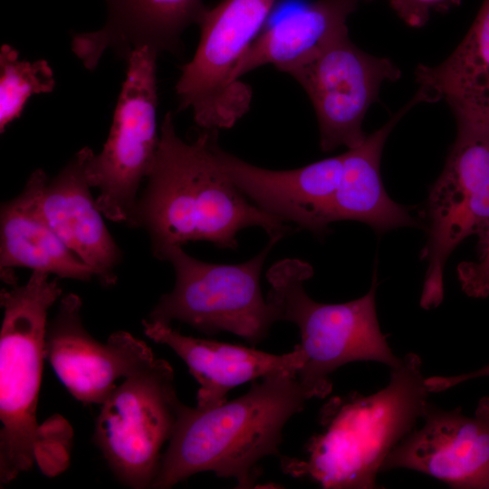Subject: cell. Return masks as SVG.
Returning a JSON list of instances; mask_svg holds the SVG:
<instances>
[{
  "mask_svg": "<svg viewBox=\"0 0 489 489\" xmlns=\"http://www.w3.org/2000/svg\"><path fill=\"white\" fill-rule=\"evenodd\" d=\"M308 399L296 375L278 373L229 402L183 405L151 488H170L202 472L234 478L238 488L253 487L259 462L280 455L285 424Z\"/></svg>",
  "mask_w": 489,
  "mask_h": 489,
  "instance_id": "obj_2",
  "label": "cell"
},
{
  "mask_svg": "<svg viewBox=\"0 0 489 489\" xmlns=\"http://www.w3.org/2000/svg\"><path fill=\"white\" fill-rule=\"evenodd\" d=\"M415 75L427 102L444 100L456 124L489 127V0L447 58L419 64Z\"/></svg>",
  "mask_w": 489,
  "mask_h": 489,
  "instance_id": "obj_20",
  "label": "cell"
},
{
  "mask_svg": "<svg viewBox=\"0 0 489 489\" xmlns=\"http://www.w3.org/2000/svg\"><path fill=\"white\" fill-rule=\"evenodd\" d=\"M307 93L315 111L320 147L329 152L340 146H360L367 135L362 124L387 82L400 77L389 59L369 54L349 34L285 69Z\"/></svg>",
  "mask_w": 489,
  "mask_h": 489,
  "instance_id": "obj_11",
  "label": "cell"
},
{
  "mask_svg": "<svg viewBox=\"0 0 489 489\" xmlns=\"http://www.w3.org/2000/svg\"><path fill=\"white\" fill-rule=\"evenodd\" d=\"M279 240L270 237L259 254L237 264L200 261L181 245L162 248L154 256L172 264L176 282L147 319L167 324L177 321L209 335L227 331L256 345L280 321L276 308L264 298L260 283L264 263Z\"/></svg>",
  "mask_w": 489,
  "mask_h": 489,
  "instance_id": "obj_6",
  "label": "cell"
},
{
  "mask_svg": "<svg viewBox=\"0 0 489 489\" xmlns=\"http://www.w3.org/2000/svg\"><path fill=\"white\" fill-rule=\"evenodd\" d=\"M276 0H221L199 24L193 58L181 68L175 90L180 110H191L202 129L233 127L248 110L249 85L234 72L265 27Z\"/></svg>",
  "mask_w": 489,
  "mask_h": 489,
  "instance_id": "obj_7",
  "label": "cell"
},
{
  "mask_svg": "<svg viewBox=\"0 0 489 489\" xmlns=\"http://www.w3.org/2000/svg\"><path fill=\"white\" fill-rule=\"evenodd\" d=\"M213 129L186 141L176 131L172 112L159 129V143L146 187L127 223L149 235L153 254L169 245L206 241L235 250L237 234L250 226L283 238L293 228L254 205L216 165Z\"/></svg>",
  "mask_w": 489,
  "mask_h": 489,
  "instance_id": "obj_1",
  "label": "cell"
},
{
  "mask_svg": "<svg viewBox=\"0 0 489 489\" xmlns=\"http://www.w3.org/2000/svg\"><path fill=\"white\" fill-rule=\"evenodd\" d=\"M390 7L407 24L421 27L433 11H447L460 0H387Z\"/></svg>",
  "mask_w": 489,
  "mask_h": 489,
  "instance_id": "obj_24",
  "label": "cell"
},
{
  "mask_svg": "<svg viewBox=\"0 0 489 489\" xmlns=\"http://www.w3.org/2000/svg\"><path fill=\"white\" fill-rule=\"evenodd\" d=\"M483 377H489V364L478 369L460 375L450 377L427 378L425 379V385L428 392H440L445 391L465 381Z\"/></svg>",
  "mask_w": 489,
  "mask_h": 489,
  "instance_id": "obj_25",
  "label": "cell"
},
{
  "mask_svg": "<svg viewBox=\"0 0 489 489\" xmlns=\"http://www.w3.org/2000/svg\"><path fill=\"white\" fill-rule=\"evenodd\" d=\"M53 72L45 60L22 61L9 44L0 49V132L19 118L27 100L34 94L53 91Z\"/></svg>",
  "mask_w": 489,
  "mask_h": 489,
  "instance_id": "obj_22",
  "label": "cell"
},
{
  "mask_svg": "<svg viewBox=\"0 0 489 489\" xmlns=\"http://www.w3.org/2000/svg\"><path fill=\"white\" fill-rule=\"evenodd\" d=\"M49 178L38 168L23 190L2 203L0 209V275L10 286L17 284L14 269L33 271L89 282L93 270L60 239L43 209V195Z\"/></svg>",
  "mask_w": 489,
  "mask_h": 489,
  "instance_id": "obj_17",
  "label": "cell"
},
{
  "mask_svg": "<svg viewBox=\"0 0 489 489\" xmlns=\"http://www.w3.org/2000/svg\"><path fill=\"white\" fill-rule=\"evenodd\" d=\"M158 54L147 46L130 53L108 139L86 161L88 181L99 190L97 205L113 222H129L156 158Z\"/></svg>",
  "mask_w": 489,
  "mask_h": 489,
  "instance_id": "obj_8",
  "label": "cell"
},
{
  "mask_svg": "<svg viewBox=\"0 0 489 489\" xmlns=\"http://www.w3.org/2000/svg\"><path fill=\"white\" fill-rule=\"evenodd\" d=\"M421 102H427V99L418 90L382 127L367 135L360 146L342 153V172L329 211L330 224L359 221L378 234L403 226H418L408 209L388 197L379 167L389 133L408 110Z\"/></svg>",
  "mask_w": 489,
  "mask_h": 489,
  "instance_id": "obj_19",
  "label": "cell"
},
{
  "mask_svg": "<svg viewBox=\"0 0 489 489\" xmlns=\"http://www.w3.org/2000/svg\"><path fill=\"white\" fill-rule=\"evenodd\" d=\"M425 379L420 357L410 352L379 391L332 398L321 411V431L308 442L306 458L282 457L283 471L323 488H375L386 458L422 419Z\"/></svg>",
  "mask_w": 489,
  "mask_h": 489,
  "instance_id": "obj_3",
  "label": "cell"
},
{
  "mask_svg": "<svg viewBox=\"0 0 489 489\" xmlns=\"http://www.w3.org/2000/svg\"><path fill=\"white\" fill-rule=\"evenodd\" d=\"M82 301L69 293L48 321L44 356L70 394L84 405H101L127 379L150 367L157 357L127 331H116L105 343L95 340L81 317Z\"/></svg>",
  "mask_w": 489,
  "mask_h": 489,
  "instance_id": "obj_12",
  "label": "cell"
},
{
  "mask_svg": "<svg viewBox=\"0 0 489 489\" xmlns=\"http://www.w3.org/2000/svg\"><path fill=\"white\" fill-rule=\"evenodd\" d=\"M107 19L97 31L75 34L72 51L88 70H94L111 50L127 62L144 46L158 53L179 54L181 35L198 24L208 6L203 0H105Z\"/></svg>",
  "mask_w": 489,
  "mask_h": 489,
  "instance_id": "obj_15",
  "label": "cell"
},
{
  "mask_svg": "<svg viewBox=\"0 0 489 489\" xmlns=\"http://www.w3.org/2000/svg\"><path fill=\"white\" fill-rule=\"evenodd\" d=\"M421 427L392 450L381 472L408 469L460 489H489V397L472 417L461 408L445 410L427 402Z\"/></svg>",
  "mask_w": 489,
  "mask_h": 489,
  "instance_id": "obj_13",
  "label": "cell"
},
{
  "mask_svg": "<svg viewBox=\"0 0 489 489\" xmlns=\"http://www.w3.org/2000/svg\"><path fill=\"white\" fill-rule=\"evenodd\" d=\"M372 0H315L266 25L238 62L234 80L264 65L283 72L349 34L347 21Z\"/></svg>",
  "mask_w": 489,
  "mask_h": 489,
  "instance_id": "obj_21",
  "label": "cell"
},
{
  "mask_svg": "<svg viewBox=\"0 0 489 489\" xmlns=\"http://www.w3.org/2000/svg\"><path fill=\"white\" fill-rule=\"evenodd\" d=\"M33 271L23 285L2 289L0 304V484L39 466L46 436L36 412L48 312L62 296L57 278Z\"/></svg>",
  "mask_w": 489,
  "mask_h": 489,
  "instance_id": "obj_4",
  "label": "cell"
},
{
  "mask_svg": "<svg viewBox=\"0 0 489 489\" xmlns=\"http://www.w3.org/2000/svg\"><path fill=\"white\" fill-rule=\"evenodd\" d=\"M92 149H80L52 179L43 195V209L60 239L94 272L104 287L117 282L122 253L102 218L86 176Z\"/></svg>",
  "mask_w": 489,
  "mask_h": 489,
  "instance_id": "obj_18",
  "label": "cell"
},
{
  "mask_svg": "<svg viewBox=\"0 0 489 489\" xmlns=\"http://www.w3.org/2000/svg\"><path fill=\"white\" fill-rule=\"evenodd\" d=\"M313 275L310 264L283 259L267 272L271 284L267 300L276 308L280 321L294 323L301 336L304 362L297 373L304 393L322 398L332 388L331 374L354 361H375L391 369L399 365L379 328L376 309L377 274L369 291L343 303L312 300L304 283Z\"/></svg>",
  "mask_w": 489,
  "mask_h": 489,
  "instance_id": "obj_5",
  "label": "cell"
},
{
  "mask_svg": "<svg viewBox=\"0 0 489 489\" xmlns=\"http://www.w3.org/2000/svg\"><path fill=\"white\" fill-rule=\"evenodd\" d=\"M213 129L216 165L262 210L315 235L329 231V211L343 167V154L290 170L250 164L221 149Z\"/></svg>",
  "mask_w": 489,
  "mask_h": 489,
  "instance_id": "obj_14",
  "label": "cell"
},
{
  "mask_svg": "<svg viewBox=\"0 0 489 489\" xmlns=\"http://www.w3.org/2000/svg\"><path fill=\"white\" fill-rule=\"evenodd\" d=\"M478 258L460 263L456 272L463 292L479 299L489 296V229L478 238Z\"/></svg>",
  "mask_w": 489,
  "mask_h": 489,
  "instance_id": "obj_23",
  "label": "cell"
},
{
  "mask_svg": "<svg viewBox=\"0 0 489 489\" xmlns=\"http://www.w3.org/2000/svg\"><path fill=\"white\" fill-rule=\"evenodd\" d=\"M457 125L445 167L426 206L427 262L420 306L436 308L444 297V269L453 251L470 235L489 229V127Z\"/></svg>",
  "mask_w": 489,
  "mask_h": 489,
  "instance_id": "obj_10",
  "label": "cell"
},
{
  "mask_svg": "<svg viewBox=\"0 0 489 489\" xmlns=\"http://www.w3.org/2000/svg\"><path fill=\"white\" fill-rule=\"evenodd\" d=\"M144 333L170 348L187 366L199 384L197 406L208 408L226 401L235 387L273 374L296 375L304 362L296 345L285 354H272L254 348L186 336L170 324L145 319Z\"/></svg>",
  "mask_w": 489,
  "mask_h": 489,
  "instance_id": "obj_16",
  "label": "cell"
},
{
  "mask_svg": "<svg viewBox=\"0 0 489 489\" xmlns=\"http://www.w3.org/2000/svg\"><path fill=\"white\" fill-rule=\"evenodd\" d=\"M171 365L163 359L125 379L96 419L94 442L116 478L134 489L151 488L164 445L170 440L183 403Z\"/></svg>",
  "mask_w": 489,
  "mask_h": 489,
  "instance_id": "obj_9",
  "label": "cell"
}]
</instances>
